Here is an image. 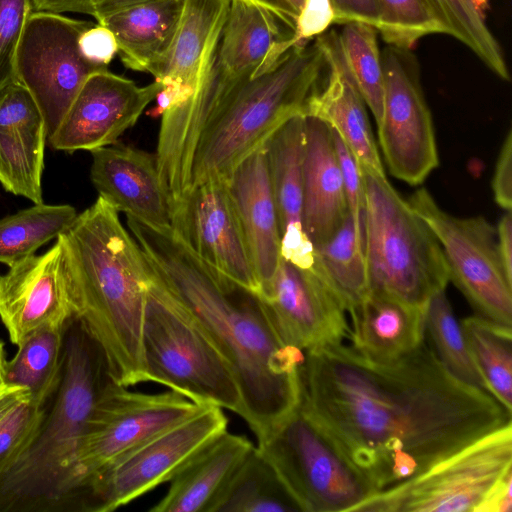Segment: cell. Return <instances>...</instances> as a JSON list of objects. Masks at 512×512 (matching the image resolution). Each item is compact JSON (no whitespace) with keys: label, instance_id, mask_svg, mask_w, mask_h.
Instances as JSON below:
<instances>
[{"label":"cell","instance_id":"3957f363","mask_svg":"<svg viewBox=\"0 0 512 512\" xmlns=\"http://www.w3.org/2000/svg\"><path fill=\"white\" fill-rule=\"evenodd\" d=\"M62 236L75 317L102 348L117 383L147 382L143 325L150 270L141 248L101 197Z\"/></svg>","mask_w":512,"mask_h":512},{"label":"cell","instance_id":"ac0fdd59","mask_svg":"<svg viewBox=\"0 0 512 512\" xmlns=\"http://www.w3.org/2000/svg\"><path fill=\"white\" fill-rule=\"evenodd\" d=\"M163 88L160 81L138 86L109 70L92 74L83 84L55 132V150L94 151L118 143Z\"/></svg>","mask_w":512,"mask_h":512},{"label":"cell","instance_id":"d6a6232c","mask_svg":"<svg viewBox=\"0 0 512 512\" xmlns=\"http://www.w3.org/2000/svg\"><path fill=\"white\" fill-rule=\"evenodd\" d=\"M460 325L488 392L512 413V327L476 314L462 319Z\"/></svg>","mask_w":512,"mask_h":512},{"label":"cell","instance_id":"83f0119b","mask_svg":"<svg viewBox=\"0 0 512 512\" xmlns=\"http://www.w3.org/2000/svg\"><path fill=\"white\" fill-rule=\"evenodd\" d=\"M182 6L183 0H157L122 9L97 23L114 34L125 67L149 72L167 52Z\"/></svg>","mask_w":512,"mask_h":512},{"label":"cell","instance_id":"ba28073f","mask_svg":"<svg viewBox=\"0 0 512 512\" xmlns=\"http://www.w3.org/2000/svg\"><path fill=\"white\" fill-rule=\"evenodd\" d=\"M257 441L301 512H353L375 493L299 406Z\"/></svg>","mask_w":512,"mask_h":512},{"label":"cell","instance_id":"6da1fadb","mask_svg":"<svg viewBox=\"0 0 512 512\" xmlns=\"http://www.w3.org/2000/svg\"><path fill=\"white\" fill-rule=\"evenodd\" d=\"M300 409L375 493L512 422L490 393L452 376L426 341L391 362L351 345L305 352Z\"/></svg>","mask_w":512,"mask_h":512},{"label":"cell","instance_id":"db71d44e","mask_svg":"<svg viewBox=\"0 0 512 512\" xmlns=\"http://www.w3.org/2000/svg\"><path fill=\"white\" fill-rule=\"evenodd\" d=\"M6 361L7 359L5 354L4 342L0 340V384H3L4 368Z\"/></svg>","mask_w":512,"mask_h":512},{"label":"cell","instance_id":"9c48e42d","mask_svg":"<svg viewBox=\"0 0 512 512\" xmlns=\"http://www.w3.org/2000/svg\"><path fill=\"white\" fill-rule=\"evenodd\" d=\"M511 470L512 422L426 471L372 494L353 512H473L488 490Z\"/></svg>","mask_w":512,"mask_h":512},{"label":"cell","instance_id":"8d00e7d4","mask_svg":"<svg viewBox=\"0 0 512 512\" xmlns=\"http://www.w3.org/2000/svg\"><path fill=\"white\" fill-rule=\"evenodd\" d=\"M425 322L426 334H429L433 349L446 370L461 382L488 392L445 290L434 293L429 299Z\"/></svg>","mask_w":512,"mask_h":512},{"label":"cell","instance_id":"f5cc1de1","mask_svg":"<svg viewBox=\"0 0 512 512\" xmlns=\"http://www.w3.org/2000/svg\"><path fill=\"white\" fill-rule=\"evenodd\" d=\"M157 0H94L92 16L97 22L122 9Z\"/></svg>","mask_w":512,"mask_h":512},{"label":"cell","instance_id":"4316f807","mask_svg":"<svg viewBox=\"0 0 512 512\" xmlns=\"http://www.w3.org/2000/svg\"><path fill=\"white\" fill-rule=\"evenodd\" d=\"M231 0H183L172 42L148 73L163 86L193 93L201 68L217 46ZM185 99V100H186Z\"/></svg>","mask_w":512,"mask_h":512},{"label":"cell","instance_id":"681fc988","mask_svg":"<svg viewBox=\"0 0 512 512\" xmlns=\"http://www.w3.org/2000/svg\"><path fill=\"white\" fill-rule=\"evenodd\" d=\"M94 0H29L31 11L51 13H82L92 16Z\"/></svg>","mask_w":512,"mask_h":512},{"label":"cell","instance_id":"9a60e30c","mask_svg":"<svg viewBox=\"0 0 512 512\" xmlns=\"http://www.w3.org/2000/svg\"><path fill=\"white\" fill-rule=\"evenodd\" d=\"M172 229L219 276L258 295L260 284L229 190L213 179L172 204Z\"/></svg>","mask_w":512,"mask_h":512},{"label":"cell","instance_id":"f6af8a7d","mask_svg":"<svg viewBox=\"0 0 512 512\" xmlns=\"http://www.w3.org/2000/svg\"><path fill=\"white\" fill-rule=\"evenodd\" d=\"M492 192L496 204L504 211L512 207V131L507 132L501 145L492 177Z\"/></svg>","mask_w":512,"mask_h":512},{"label":"cell","instance_id":"cb8c5ba5","mask_svg":"<svg viewBox=\"0 0 512 512\" xmlns=\"http://www.w3.org/2000/svg\"><path fill=\"white\" fill-rule=\"evenodd\" d=\"M282 26L286 27L269 11L247 0H231L214 51L215 63L238 77L266 70L296 43L293 33L283 32Z\"/></svg>","mask_w":512,"mask_h":512},{"label":"cell","instance_id":"603a6c76","mask_svg":"<svg viewBox=\"0 0 512 512\" xmlns=\"http://www.w3.org/2000/svg\"><path fill=\"white\" fill-rule=\"evenodd\" d=\"M348 214L331 128L305 115L302 224L313 247L330 238Z\"/></svg>","mask_w":512,"mask_h":512},{"label":"cell","instance_id":"60d3db41","mask_svg":"<svg viewBox=\"0 0 512 512\" xmlns=\"http://www.w3.org/2000/svg\"><path fill=\"white\" fill-rule=\"evenodd\" d=\"M42 129L46 130L40 108L20 81L0 90V131Z\"/></svg>","mask_w":512,"mask_h":512},{"label":"cell","instance_id":"ab89813d","mask_svg":"<svg viewBox=\"0 0 512 512\" xmlns=\"http://www.w3.org/2000/svg\"><path fill=\"white\" fill-rule=\"evenodd\" d=\"M30 12L29 0H0V90L17 80L16 55Z\"/></svg>","mask_w":512,"mask_h":512},{"label":"cell","instance_id":"ee69618b","mask_svg":"<svg viewBox=\"0 0 512 512\" xmlns=\"http://www.w3.org/2000/svg\"><path fill=\"white\" fill-rule=\"evenodd\" d=\"M79 47L86 59L105 67H108L118 53L114 34L100 23L93 24L81 34Z\"/></svg>","mask_w":512,"mask_h":512},{"label":"cell","instance_id":"44dd1931","mask_svg":"<svg viewBox=\"0 0 512 512\" xmlns=\"http://www.w3.org/2000/svg\"><path fill=\"white\" fill-rule=\"evenodd\" d=\"M305 115L282 124L264 144L277 209L281 258L305 270L314 265V247L302 224Z\"/></svg>","mask_w":512,"mask_h":512},{"label":"cell","instance_id":"30bf717a","mask_svg":"<svg viewBox=\"0 0 512 512\" xmlns=\"http://www.w3.org/2000/svg\"><path fill=\"white\" fill-rule=\"evenodd\" d=\"M221 407L204 405L92 474L80 487L75 511L111 512L170 481L201 448L227 430Z\"/></svg>","mask_w":512,"mask_h":512},{"label":"cell","instance_id":"d6986e66","mask_svg":"<svg viewBox=\"0 0 512 512\" xmlns=\"http://www.w3.org/2000/svg\"><path fill=\"white\" fill-rule=\"evenodd\" d=\"M91 154L90 178L99 197L127 217L172 228L171 202L160 182L156 154L118 143Z\"/></svg>","mask_w":512,"mask_h":512},{"label":"cell","instance_id":"52a82bcc","mask_svg":"<svg viewBox=\"0 0 512 512\" xmlns=\"http://www.w3.org/2000/svg\"><path fill=\"white\" fill-rule=\"evenodd\" d=\"M143 353L148 381L164 385L197 404L226 408L241 417V391L230 365L151 271Z\"/></svg>","mask_w":512,"mask_h":512},{"label":"cell","instance_id":"1f68e13d","mask_svg":"<svg viewBox=\"0 0 512 512\" xmlns=\"http://www.w3.org/2000/svg\"><path fill=\"white\" fill-rule=\"evenodd\" d=\"M444 34L466 45L496 76L510 80L502 49L487 24L489 0H423Z\"/></svg>","mask_w":512,"mask_h":512},{"label":"cell","instance_id":"d590c367","mask_svg":"<svg viewBox=\"0 0 512 512\" xmlns=\"http://www.w3.org/2000/svg\"><path fill=\"white\" fill-rule=\"evenodd\" d=\"M375 27L350 21L338 33L339 43L348 69L376 124L382 117L385 82L381 52Z\"/></svg>","mask_w":512,"mask_h":512},{"label":"cell","instance_id":"484cf974","mask_svg":"<svg viewBox=\"0 0 512 512\" xmlns=\"http://www.w3.org/2000/svg\"><path fill=\"white\" fill-rule=\"evenodd\" d=\"M426 308L369 291L350 312L351 346L376 362L397 360L421 346L426 337Z\"/></svg>","mask_w":512,"mask_h":512},{"label":"cell","instance_id":"8992f818","mask_svg":"<svg viewBox=\"0 0 512 512\" xmlns=\"http://www.w3.org/2000/svg\"><path fill=\"white\" fill-rule=\"evenodd\" d=\"M364 251L369 291L426 308L449 282L442 248L385 173L363 171Z\"/></svg>","mask_w":512,"mask_h":512},{"label":"cell","instance_id":"5b68a950","mask_svg":"<svg viewBox=\"0 0 512 512\" xmlns=\"http://www.w3.org/2000/svg\"><path fill=\"white\" fill-rule=\"evenodd\" d=\"M325 69L317 38L293 44L270 67L250 77L225 73L212 54L204 75L212 116L195 152L188 193L204 182L227 179L282 124L304 114Z\"/></svg>","mask_w":512,"mask_h":512},{"label":"cell","instance_id":"7a4b0ae2","mask_svg":"<svg viewBox=\"0 0 512 512\" xmlns=\"http://www.w3.org/2000/svg\"><path fill=\"white\" fill-rule=\"evenodd\" d=\"M151 274L208 336L233 370L257 440L300 403L305 352L285 345L257 295L219 276L173 231L127 217Z\"/></svg>","mask_w":512,"mask_h":512},{"label":"cell","instance_id":"e0dca14e","mask_svg":"<svg viewBox=\"0 0 512 512\" xmlns=\"http://www.w3.org/2000/svg\"><path fill=\"white\" fill-rule=\"evenodd\" d=\"M257 296L285 345L306 352L350 339L346 310L312 269L281 258L273 279Z\"/></svg>","mask_w":512,"mask_h":512},{"label":"cell","instance_id":"b9f144b4","mask_svg":"<svg viewBox=\"0 0 512 512\" xmlns=\"http://www.w3.org/2000/svg\"><path fill=\"white\" fill-rule=\"evenodd\" d=\"M331 131L341 170L349 214L357 225L364 228L365 185L363 170L341 137L332 128Z\"/></svg>","mask_w":512,"mask_h":512},{"label":"cell","instance_id":"8fae6325","mask_svg":"<svg viewBox=\"0 0 512 512\" xmlns=\"http://www.w3.org/2000/svg\"><path fill=\"white\" fill-rule=\"evenodd\" d=\"M437 238L449 281L476 315L512 327V277L502 263L497 231L482 216L458 217L443 210L426 188L407 200Z\"/></svg>","mask_w":512,"mask_h":512},{"label":"cell","instance_id":"5bb4252c","mask_svg":"<svg viewBox=\"0 0 512 512\" xmlns=\"http://www.w3.org/2000/svg\"><path fill=\"white\" fill-rule=\"evenodd\" d=\"M385 94L377 124L378 141L389 172L416 186L439 165L432 115L410 49L392 45L381 53Z\"/></svg>","mask_w":512,"mask_h":512},{"label":"cell","instance_id":"2e32d148","mask_svg":"<svg viewBox=\"0 0 512 512\" xmlns=\"http://www.w3.org/2000/svg\"><path fill=\"white\" fill-rule=\"evenodd\" d=\"M74 316L72 268L62 234L43 254L0 275V320L14 345L42 327L65 326Z\"/></svg>","mask_w":512,"mask_h":512},{"label":"cell","instance_id":"f35d334b","mask_svg":"<svg viewBox=\"0 0 512 512\" xmlns=\"http://www.w3.org/2000/svg\"><path fill=\"white\" fill-rule=\"evenodd\" d=\"M45 411L23 401L0 421V474L22 453L35 434Z\"/></svg>","mask_w":512,"mask_h":512},{"label":"cell","instance_id":"f907efd6","mask_svg":"<svg viewBox=\"0 0 512 512\" xmlns=\"http://www.w3.org/2000/svg\"><path fill=\"white\" fill-rule=\"evenodd\" d=\"M497 241L500 257L504 268L512 277V216L511 211H505L497 226Z\"/></svg>","mask_w":512,"mask_h":512},{"label":"cell","instance_id":"836d02e7","mask_svg":"<svg viewBox=\"0 0 512 512\" xmlns=\"http://www.w3.org/2000/svg\"><path fill=\"white\" fill-rule=\"evenodd\" d=\"M68 204H34L0 219V263L11 267L57 239L77 217Z\"/></svg>","mask_w":512,"mask_h":512},{"label":"cell","instance_id":"bcb514c9","mask_svg":"<svg viewBox=\"0 0 512 512\" xmlns=\"http://www.w3.org/2000/svg\"><path fill=\"white\" fill-rule=\"evenodd\" d=\"M335 13V23L359 21L376 29L380 22L377 0H329Z\"/></svg>","mask_w":512,"mask_h":512},{"label":"cell","instance_id":"7bdbcfd3","mask_svg":"<svg viewBox=\"0 0 512 512\" xmlns=\"http://www.w3.org/2000/svg\"><path fill=\"white\" fill-rule=\"evenodd\" d=\"M335 23V13L329 0H305L294 29L296 43L309 41L323 34Z\"/></svg>","mask_w":512,"mask_h":512},{"label":"cell","instance_id":"e575fe53","mask_svg":"<svg viewBox=\"0 0 512 512\" xmlns=\"http://www.w3.org/2000/svg\"><path fill=\"white\" fill-rule=\"evenodd\" d=\"M46 130L0 131V183L34 204L43 203Z\"/></svg>","mask_w":512,"mask_h":512},{"label":"cell","instance_id":"4fadbf2b","mask_svg":"<svg viewBox=\"0 0 512 512\" xmlns=\"http://www.w3.org/2000/svg\"><path fill=\"white\" fill-rule=\"evenodd\" d=\"M202 406L171 390L145 394L115 385L97 407L77 449L69 475L68 510L75 511L77 493L92 474Z\"/></svg>","mask_w":512,"mask_h":512},{"label":"cell","instance_id":"4dcf8cb0","mask_svg":"<svg viewBox=\"0 0 512 512\" xmlns=\"http://www.w3.org/2000/svg\"><path fill=\"white\" fill-rule=\"evenodd\" d=\"M299 506L256 447L241 461L211 512H291Z\"/></svg>","mask_w":512,"mask_h":512},{"label":"cell","instance_id":"816d5d0a","mask_svg":"<svg viewBox=\"0 0 512 512\" xmlns=\"http://www.w3.org/2000/svg\"><path fill=\"white\" fill-rule=\"evenodd\" d=\"M28 399L30 393L26 387L0 384V421L17 405Z\"/></svg>","mask_w":512,"mask_h":512},{"label":"cell","instance_id":"f1b7e54d","mask_svg":"<svg viewBox=\"0 0 512 512\" xmlns=\"http://www.w3.org/2000/svg\"><path fill=\"white\" fill-rule=\"evenodd\" d=\"M312 270L334 292L347 313L368 294L364 228L348 214L334 234L314 248Z\"/></svg>","mask_w":512,"mask_h":512},{"label":"cell","instance_id":"ffe728a7","mask_svg":"<svg viewBox=\"0 0 512 512\" xmlns=\"http://www.w3.org/2000/svg\"><path fill=\"white\" fill-rule=\"evenodd\" d=\"M316 38L325 55L327 73L308 99L304 115L316 117L335 130L363 171L385 173L366 103L348 69L338 33L331 31Z\"/></svg>","mask_w":512,"mask_h":512},{"label":"cell","instance_id":"7402d4cb","mask_svg":"<svg viewBox=\"0 0 512 512\" xmlns=\"http://www.w3.org/2000/svg\"><path fill=\"white\" fill-rule=\"evenodd\" d=\"M227 180L261 292L281 260L279 221L264 146L241 161Z\"/></svg>","mask_w":512,"mask_h":512},{"label":"cell","instance_id":"f546056e","mask_svg":"<svg viewBox=\"0 0 512 512\" xmlns=\"http://www.w3.org/2000/svg\"><path fill=\"white\" fill-rule=\"evenodd\" d=\"M67 324L36 330L17 346L15 355L6 361L3 383L26 387L30 402L38 407L47 403L59 384Z\"/></svg>","mask_w":512,"mask_h":512},{"label":"cell","instance_id":"c3c4849f","mask_svg":"<svg viewBox=\"0 0 512 512\" xmlns=\"http://www.w3.org/2000/svg\"><path fill=\"white\" fill-rule=\"evenodd\" d=\"M272 13L294 33L296 20L305 0H247Z\"/></svg>","mask_w":512,"mask_h":512},{"label":"cell","instance_id":"d4e9b609","mask_svg":"<svg viewBox=\"0 0 512 512\" xmlns=\"http://www.w3.org/2000/svg\"><path fill=\"white\" fill-rule=\"evenodd\" d=\"M254 445L227 430L195 453L169 481L150 512H211L235 469Z\"/></svg>","mask_w":512,"mask_h":512},{"label":"cell","instance_id":"7c38bea8","mask_svg":"<svg viewBox=\"0 0 512 512\" xmlns=\"http://www.w3.org/2000/svg\"><path fill=\"white\" fill-rule=\"evenodd\" d=\"M93 24L45 11H31L27 17L16 55V76L40 108L47 139L85 81L108 70L86 59L79 47L81 34Z\"/></svg>","mask_w":512,"mask_h":512},{"label":"cell","instance_id":"277c9868","mask_svg":"<svg viewBox=\"0 0 512 512\" xmlns=\"http://www.w3.org/2000/svg\"><path fill=\"white\" fill-rule=\"evenodd\" d=\"M117 384L102 348L73 317L66 326L59 384L32 439L0 474V512L68 510L77 449L100 402Z\"/></svg>","mask_w":512,"mask_h":512},{"label":"cell","instance_id":"74e56055","mask_svg":"<svg viewBox=\"0 0 512 512\" xmlns=\"http://www.w3.org/2000/svg\"><path fill=\"white\" fill-rule=\"evenodd\" d=\"M378 34L387 45L411 49L422 37L443 33L423 0H377Z\"/></svg>","mask_w":512,"mask_h":512},{"label":"cell","instance_id":"7dc6e473","mask_svg":"<svg viewBox=\"0 0 512 512\" xmlns=\"http://www.w3.org/2000/svg\"><path fill=\"white\" fill-rule=\"evenodd\" d=\"M512 511V470L502 476L485 494L473 512Z\"/></svg>","mask_w":512,"mask_h":512}]
</instances>
